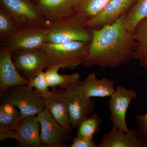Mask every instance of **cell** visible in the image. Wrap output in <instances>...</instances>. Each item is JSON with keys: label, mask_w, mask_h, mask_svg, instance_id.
<instances>
[{"label": "cell", "mask_w": 147, "mask_h": 147, "mask_svg": "<svg viewBox=\"0 0 147 147\" xmlns=\"http://www.w3.org/2000/svg\"><path fill=\"white\" fill-rule=\"evenodd\" d=\"M125 16L92 30V39L83 66L117 68L134 59L135 41L133 34L125 27Z\"/></svg>", "instance_id": "obj_1"}, {"label": "cell", "mask_w": 147, "mask_h": 147, "mask_svg": "<svg viewBox=\"0 0 147 147\" xmlns=\"http://www.w3.org/2000/svg\"><path fill=\"white\" fill-rule=\"evenodd\" d=\"M90 42L72 41L61 43L46 42L40 48L46 56L45 68L60 65L63 69H73L84 63Z\"/></svg>", "instance_id": "obj_2"}, {"label": "cell", "mask_w": 147, "mask_h": 147, "mask_svg": "<svg viewBox=\"0 0 147 147\" xmlns=\"http://www.w3.org/2000/svg\"><path fill=\"white\" fill-rule=\"evenodd\" d=\"M87 18L74 11L71 14L47 26V42L61 43L72 41L90 42L92 30L84 26Z\"/></svg>", "instance_id": "obj_3"}, {"label": "cell", "mask_w": 147, "mask_h": 147, "mask_svg": "<svg viewBox=\"0 0 147 147\" xmlns=\"http://www.w3.org/2000/svg\"><path fill=\"white\" fill-rule=\"evenodd\" d=\"M1 102H8L16 107L21 113L22 119L37 115L44 109L40 94L26 85L14 86L1 92Z\"/></svg>", "instance_id": "obj_4"}, {"label": "cell", "mask_w": 147, "mask_h": 147, "mask_svg": "<svg viewBox=\"0 0 147 147\" xmlns=\"http://www.w3.org/2000/svg\"><path fill=\"white\" fill-rule=\"evenodd\" d=\"M0 8L12 17L20 28L48 25L36 5L30 0H0Z\"/></svg>", "instance_id": "obj_5"}, {"label": "cell", "mask_w": 147, "mask_h": 147, "mask_svg": "<svg viewBox=\"0 0 147 147\" xmlns=\"http://www.w3.org/2000/svg\"><path fill=\"white\" fill-rule=\"evenodd\" d=\"M82 83L79 79L64 89L66 94L69 119L73 129L77 128L94 111V101L92 98H88L83 94L80 88Z\"/></svg>", "instance_id": "obj_6"}, {"label": "cell", "mask_w": 147, "mask_h": 147, "mask_svg": "<svg viewBox=\"0 0 147 147\" xmlns=\"http://www.w3.org/2000/svg\"><path fill=\"white\" fill-rule=\"evenodd\" d=\"M40 125V138L42 146L49 147L67 146V143L72 139L51 115L44 109L37 115Z\"/></svg>", "instance_id": "obj_7"}, {"label": "cell", "mask_w": 147, "mask_h": 147, "mask_svg": "<svg viewBox=\"0 0 147 147\" xmlns=\"http://www.w3.org/2000/svg\"><path fill=\"white\" fill-rule=\"evenodd\" d=\"M11 54L17 70L22 77L28 81L45 68L46 56L41 48L18 50Z\"/></svg>", "instance_id": "obj_8"}, {"label": "cell", "mask_w": 147, "mask_h": 147, "mask_svg": "<svg viewBox=\"0 0 147 147\" xmlns=\"http://www.w3.org/2000/svg\"><path fill=\"white\" fill-rule=\"evenodd\" d=\"M47 27L31 26L20 28L3 45L11 53L18 50L40 48L47 42Z\"/></svg>", "instance_id": "obj_9"}, {"label": "cell", "mask_w": 147, "mask_h": 147, "mask_svg": "<svg viewBox=\"0 0 147 147\" xmlns=\"http://www.w3.org/2000/svg\"><path fill=\"white\" fill-rule=\"evenodd\" d=\"M138 96L137 93L133 90L118 86L108 102L111 113L110 120L113 126L125 132L129 131L126 123L127 112L131 101Z\"/></svg>", "instance_id": "obj_10"}, {"label": "cell", "mask_w": 147, "mask_h": 147, "mask_svg": "<svg viewBox=\"0 0 147 147\" xmlns=\"http://www.w3.org/2000/svg\"><path fill=\"white\" fill-rule=\"evenodd\" d=\"M43 100L44 109L50 112L53 117L68 133L73 132L65 90L52 88L49 91L40 94Z\"/></svg>", "instance_id": "obj_11"}, {"label": "cell", "mask_w": 147, "mask_h": 147, "mask_svg": "<svg viewBox=\"0 0 147 147\" xmlns=\"http://www.w3.org/2000/svg\"><path fill=\"white\" fill-rule=\"evenodd\" d=\"M137 0H110L100 13L87 19L84 24L91 30L100 29L113 24L119 19L126 16Z\"/></svg>", "instance_id": "obj_12"}, {"label": "cell", "mask_w": 147, "mask_h": 147, "mask_svg": "<svg viewBox=\"0 0 147 147\" xmlns=\"http://www.w3.org/2000/svg\"><path fill=\"white\" fill-rule=\"evenodd\" d=\"M28 80L21 76L14 65L11 54L5 45L0 48V92L20 85H28Z\"/></svg>", "instance_id": "obj_13"}, {"label": "cell", "mask_w": 147, "mask_h": 147, "mask_svg": "<svg viewBox=\"0 0 147 147\" xmlns=\"http://www.w3.org/2000/svg\"><path fill=\"white\" fill-rule=\"evenodd\" d=\"M40 125L37 115L27 116L21 120L14 130L13 139L21 147H38L42 146L40 138Z\"/></svg>", "instance_id": "obj_14"}, {"label": "cell", "mask_w": 147, "mask_h": 147, "mask_svg": "<svg viewBox=\"0 0 147 147\" xmlns=\"http://www.w3.org/2000/svg\"><path fill=\"white\" fill-rule=\"evenodd\" d=\"M98 147H147V143L139 137L136 129H131L126 132L113 126L103 135Z\"/></svg>", "instance_id": "obj_15"}, {"label": "cell", "mask_w": 147, "mask_h": 147, "mask_svg": "<svg viewBox=\"0 0 147 147\" xmlns=\"http://www.w3.org/2000/svg\"><path fill=\"white\" fill-rule=\"evenodd\" d=\"M76 0H36L34 2L49 24L68 16L74 11Z\"/></svg>", "instance_id": "obj_16"}, {"label": "cell", "mask_w": 147, "mask_h": 147, "mask_svg": "<svg viewBox=\"0 0 147 147\" xmlns=\"http://www.w3.org/2000/svg\"><path fill=\"white\" fill-rule=\"evenodd\" d=\"M114 80L106 77L99 79L94 73H90L80 85L83 94L88 98L110 97L115 91Z\"/></svg>", "instance_id": "obj_17"}, {"label": "cell", "mask_w": 147, "mask_h": 147, "mask_svg": "<svg viewBox=\"0 0 147 147\" xmlns=\"http://www.w3.org/2000/svg\"><path fill=\"white\" fill-rule=\"evenodd\" d=\"M62 68L60 65H53L47 67L45 71V77L49 88H54L59 87L64 89L69 85L80 79L79 73L72 74H61L59 71Z\"/></svg>", "instance_id": "obj_18"}, {"label": "cell", "mask_w": 147, "mask_h": 147, "mask_svg": "<svg viewBox=\"0 0 147 147\" xmlns=\"http://www.w3.org/2000/svg\"><path fill=\"white\" fill-rule=\"evenodd\" d=\"M135 41L134 59L140 61L147 59V17L137 25L132 33Z\"/></svg>", "instance_id": "obj_19"}, {"label": "cell", "mask_w": 147, "mask_h": 147, "mask_svg": "<svg viewBox=\"0 0 147 147\" xmlns=\"http://www.w3.org/2000/svg\"><path fill=\"white\" fill-rule=\"evenodd\" d=\"M147 17V0H137L125 18L127 30L132 33L137 25Z\"/></svg>", "instance_id": "obj_20"}, {"label": "cell", "mask_w": 147, "mask_h": 147, "mask_svg": "<svg viewBox=\"0 0 147 147\" xmlns=\"http://www.w3.org/2000/svg\"><path fill=\"white\" fill-rule=\"evenodd\" d=\"M110 0H76L74 10L87 19L96 16Z\"/></svg>", "instance_id": "obj_21"}, {"label": "cell", "mask_w": 147, "mask_h": 147, "mask_svg": "<svg viewBox=\"0 0 147 147\" xmlns=\"http://www.w3.org/2000/svg\"><path fill=\"white\" fill-rule=\"evenodd\" d=\"M13 18L5 11L0 8V43L3 45L19 30Z\"/></svg>", "instance_id": "obj_22"}, {"label": "cell", "mask_w": 147, "mask_h": 147, "mask_svg": "<svg viewBox=\"0 0 147 147\" xmlns=\"http://www.w3.org/2000/svg\"><path fill=\"white\" fill-rule=\"evenodd\" d=\"M102 124V120L97 114H93L84 120L78 127L76 135L93 139L99 131Z\"/></svg>", "instance_id": "obj_23"}, {"label": "cell", "mask_w": 147, "mask_h": 147, "mask_svg": "<svg viewBox=\"0 0 147 147\" xmlns=\"http://www.w3.org/2000/svg\"><path fill=\"white\" fill-rule=\"evenodd\" d=\"M22 120L21 115H14L0 109V129H16Z\"/></svg>", "instance_id": "obj_24"}, {"label": "cell", "mask_w": 147, "mask_h": 147, "mask_svg": "<svg viewBox=\"0 0 147 147\" xmlns=\"http://www.w3.org/2000/svg\"><path fill=\"white\" fill-rule=\"evenodd\" d=\"M28 86L34 89L40 94L50 90L45 77V71H40L35 77L29 80Z\"/></svg>", "instance_id": "obj_25"}, {"label": "cell", "mask_w": 147, "mask_h": 147, "mask_svg": "<svg viewBox=\"0 0 147 147\" xmlns=\"http://www.w3.org/2000/svg\"><path fill=\"white\" fill-rule=\"evenodd\" d=\"M147 70V59L141 64ZM136 123L138 127L137 132L141 139L147 143V113L144 115H139L136 117Z\"/></svg>", "instance_id": "obj_26"}, {"label": "cell", "mask_w": 147, "mask_h": 147, "mask_svg": "<svg viewBox=\"0 0 147 147\" xmlns=\"http://www.w3.org/2000/svg\"><path fill=\"white\" fill-rule=\"evenodd\" d=\"M70 147H98L93 139H87L77 136L71 139Z\"/></svg>", "instance_id": "obj_27"}, {"label": "cell", "mask_w": 147, "mask_h": 147, "mask_svg": "<svg viewBox=\"0 0 147 147\" xmlns=\"http://www.w3.org/2000/svg\"><path fill=\"white\" fill-rule=\"evenodd\" d=\"M0 109H1L5 113L11 115H21V113L18 108L8 102L1 103Z\"/></svg>", "instance_id": "obj_28"}, {"label": "cell", "mask_w": 147, "mask_h": 147, "mask_svg": "<svg viewBox=\"0 0 147 147\" xmlns=\"http://www.w3.org/2000/svg\"><path fill=\"white\" fill-rule=\"evenodd\" d=\"M30 1H32L34 3L36 0H30Z\"/></svg>", "instance_id": "obj_29"}]
</instances>
